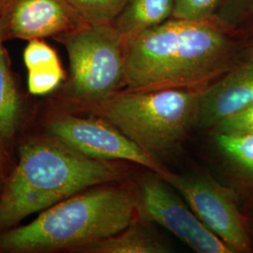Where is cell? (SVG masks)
I'll list each match as a JSON object with an SVG mask.
<instances>
[{
  "label": "cell",
  "mask_w": 253,
  "mask_h": 253,
  "mask_svg": "<svg viewBox=\"0 0 253 253\" xmlns=\"http://www.w3.org/2000/svg\"><path fill=\"white\" fill-rule=\"evenodd\" d=\"M137 212L145 220L164 227L199 253H235L206 226L158 174L141 183Z\"/></svg>",
  "instance_id": "ba28073f"
},
{
  "label": "cell",
  "mask_w": 253,
  "mask_h": 253,
  "mask_svg": "<svg viewBox=\"0 0 253 253\" xmlns=\"http://www.w3.org/2000/svg\"><path fill=\"white\" fill-rule=\"evenodd\" d=\"M222 1V17L230 22L241 21L253 13V0Z\"/></svg>",
  "instance_id": "ffe728a7"
},
{
  "label": "cell",
  "mask_w": 253,
  "mask_h": 253,
  "mask_svg": "<svg viewBox=\"0 0 253 253\" xmlns=\"http://www.w3.org/2000/svg\"><path fill=\"white\" fill-rule=\"evenodd\" d=\"M138 203L139 191L129 186L77 193L43 210L30 223L1 232L0 251H80L126 229L133 220Z\"/></svg>",
  "instance_id": "3957f363"
},
{
  "label": "cell",
  "mask_w": 253,
  "mask_h": 253,
  "mask_svg": "<svg viewBox=\"0 0 253 253\" xmlns=\"http://www.w3.org/2000/svg\"><path fill=\"white\" fill-rule=\"evenodd\" d=\"M199 92L180 88L115 93L95 104L97 115L158 159L196 122Z\"/></svg>",
  "instance_id": "277c9868"
},
{
  "label": "cell",
  "mask_w": 253,
  "mask_h": 253,
  "mask_svg": "<svg viewBox=\"0 0 253 253\" xmlns=\"http://www.w3.org/2000/svg\"><path fill=\"white\" fill-rule=\"evenodd\" d=\"M221 0H175L172 17L188 21H208Z\"/></svg>",
  "instance_id": "e0dca14e"
},
{
  "label": "cell",
  "mask_w": 253,
  "mask_h": 253,
  "mask_svg": "<svg viewBox=\"0 0 253 253\" xmlns=\"http://www.w3.org/2000/svg\"><path fill=\"white\" fill-rule=\"evenodd\" d=\"M250 59H253V51H252V54H251V56H250Z\"/></svg>",
  "instance_id": "7402d4cb"
},
{
  "label": "cell",
  "mask_w": 253,
  "mask_h": 253,
  "mask_svg": "<svg viewBox=\"0 0 253 253\" xmlns=\"http://www.w3.org/2000/svg\"><path fill=\"white\" fill-rule=\"evenodd\" d=\"M94 253H166L170 250L144 222H132L117 235L80 250Z\"/></svg>",
  "instance_id": "7c38bea8"
},
{
  "label": "cell",
  "mask_w": 253,
  "mask_h": 253,
  "mask_svg": "<svg viewBox=\"0 0 253 253\" xmlns=\"http://www.w3.org/2000/svg\"><path fill=\"white\" fill-rule=\"evenodd\" d=\"M160 177L177 190L200 220L235 253L251 250L234 190L208 176H182L167 171Z\"/></svg>",
  "instance_id": "8992f818"
},
{
  "label": "cell",
  "mask_w": 253,
  "mask_h": 253,
  "mask_svg": "<svg viewBox=\"0 0 253 253\" xmlns=\"http://www.w3.org/2000/svg\"><path fill=\"white\" fill-rule=\"evenodd\" d=\"M46 127L52 137L85 156L131 162L152 170L159 176L167 172L157 158L102 118L59 116L52 118Z\"/></svg>",
  "instance_id": "52a82bcc"
},
{
  "label": "cell",
  "mask_w": 253,
  "mask_h": 253,
  "mask_svg": "<svg viewBox=\"0 0 253 253\" xmlns=\"http://www.w3.org/2000/svg\"><path fill=\"white\" fill-rule=\"evenodd\" d=\"M0 32L36 40L77 28L81 19L66 0H2Z\"/></svg>",
  "instance_id": "9c48e42d"
},
{
  "label": "cell",
  "mask_w": 253,
  "mask_h": 253,
  "mask_svg": "<svg viewBox=\"0 0 253 253\" xmlns=\"http://www.w3.org/2000/svg\"><path fill=\"white\" fill-rule=\"evenodd\" d=\"M87 25H112L126 0H66Z\"/></svg>",
  "instance_id": "9a60e30c"
},
{
  "label": "cell",
  "mask_w": 253,
  "mask_h": 253,
  "mask_svg": "<svg viewBox=\"0 0 253 253\" xmlns=\"http://www.w3.org/2000/svg\"><path fill=\"white\" fill-rule=\"evenodd\" d=\"M5 145L0 142V187H3L7 180V169H8V159L4 148Z\"/></svg>",
  "instance_id": "44dd1931"
},
{
  "label": "cell",
  "mask_w": 253,
  "mask_h": 253,
  "mask_svg": "<svg viewBox=\"0 0 253 253\" xmlns=\"http://www.w3.org/2000/svg\"><path fill=\"white\" fill-rule=\"evenodd\" d=\"M216 133L225 135H244L253 133V102L234 115L219 121Z\"/></svg>",
  "instance_id": "ac0fdd59"
},
{
  "label": "cell",
  "mask_w": 253,
  "mask_h": 253,
  "mask_svg": "<svg viewBox=\"0 0 253 253\" xmlns=\"http://www.w3.org/2000/svg\"><path fill=\"white\" fill-rule=\"evenodd\" d=\"M121 176L118 163L85 156L54 137L29 140L21 146L18 163L0 192V233L30 215Z\"/></svg>",
  "instance_id": "6da1fadb"
},
{
  "label": "cell",
  "mask_w": 253,
  "mask_h": 253,
  "mask_svg": "<svg viewBox=\"0 0 253 253\" xmlns=\"http://www.w3.org/2000/svg\"><path fill=\"white\" fill-rule=\"evenodd\" d=\"M253 102V59L235 68L213 85L199 92L196 122L215 126Z\"/></svg>",
  "instance_id": "30bf717a"
},
{
  "label": "cell",
  "mask_w": 253,
  "mask_h": 253,
  "mask_svg": "<svg viewBox=\"0 0 253 253\" xmlns=\"http://www.w3.org/2000/svg\"><path fill=\"white\" fill-rule=\"evenodd\" d=\"M20 101L15 84L9 71L7 55L0 32V142H9L16 131Z\"/></svg>",
  "instance_id": "4fadbf2b"
},
{
  "label": "cell",
  "mask_w": 253,
  "mask_h": 253,
  "mask_svg": "<svg viewBox=\"0 0 253 253\" xmlns=\"http://www.w3.org/2000/svg\"><path fill=\"white\" fill-rule=\"evenodd\" d=\"M230 49L225 34L207 21L169 19L126 41L124 84L130 91L196 84L223 67Z\"/></svg>",
  "instance_id": "7a4b0ae2"
},
{
  "label": "cell",
  "mask_w": 253,
  "mask_h": 253,
  "mask_svg": "<svg viewBox=\"0 0 253 253\" xmlns=\"http://www.w3.org/2000/svg\"><path fill=\"white\" fill-rule=\"evenodd\" d=\"M216 142L235 168L253 179V133L244 135L216 133Z\"/></svg>",
  "instance_id": "5bb4252c"
},
{
  "label": "cell",
  "mask_w": 253,
  "mask_h": 253,
  "mask_svg": "<svg viewBox=\"0 0 253 253\" xmlns=\"http://www.w3.org/2000/svg\"><path fill=\"white\" fill-rule=\"evenodd\" d=\"M24 62L27 71L48 65L60 63L56 52L40 39L31 40L24 51Z\"/></svg>",
  "instance_id": "d6986e66"
},
{
  "label": "cell",
  "mask_w": 253,
  "mask_h": 253,
  "mask_svg": "<svg viewBox=\"0 0 253 253\" xmlns=\"http://www.w3.org/2000/svg\"><path fill=\"white\" fill-rule=\"evenodd\" d=\"M174 4L175 0H126L112 25L126 42L169 20Z\"/></svg>",
  "instance_id": "8fae6325"
},
{
  "label": "cell",
  "mask_w": 253,
  "mask_h": 253,
  "mask_svg": "<svg viewBox=\"0 0 253 253\" xmlns=\"http://www.w3.org/2000/svg\"><path fill=\"white\" fill-rule=\"evenodd\" d=\"M70 60L67 94L75 100L97 104L116 93L125 75L124 38L113 25H87L66 34Z\"/></svg>",
  "instance_id": "5b68a950"
},
{
  "label": "cell",
  "mask_w": 253,
  "mask_h": 253,
  "mask_svg": "<svg viewBox=\"0 0 253 253\" xmlns=\"http://www.w3.org/2000/svg\"><path fill=\"white\" fill-rule=\"evenodd\" d=\"M27 88L32 95L42 96L54 91L65 77L60 63L35 68L27 71Z\"/></svg>",
  "instance_id": "2e32d148"
}]
</instances>
